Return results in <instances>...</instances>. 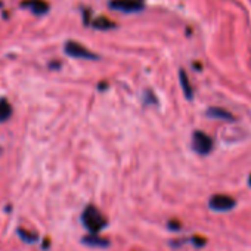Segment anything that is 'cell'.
<instances>
[{
  "mask_svg": "<svg viewBox=\"0 0 251 251\" xmlns=\"http://www.w3.org/2000/svg\"><path fill=\"white\" fill-rule=\"evenodd\" d=\"M83 244L89 245V247H99V248H105V247H109V241L105 239V238H100L98 236L96 233L93 235H86L83 236Z\"/></svg>",
  "mask_w": 251,
  "mask_h": 251,
  "instance_id": "obj_8",
  "label": "cell"
},
{
  "mask_svg": "<svg viewBox=\"0 0 251 251\" xmlns=\"http://www.w3.org/2000/svg\"><path fill=\"white\" fill-rule=\"evenodd\" d=\"M18 235H20V238H21L24 242H28V244L36 242V241L39 239V235H37V233L28 232V230H25V229H18Z\"/></svg>",
  "mask_w": 251,
  "mask_h": 251,
  "instance_id": "obj_12",
  "label": "cell"
},
{
  "mask_svg": "<svg viewBox=\"0 0 251 251\" xmlns=\"http://www.w3.org/2000/svg\"><path fill=\"white\" fill-rule=\"evenodd\" d=\"M169 227L173 229V230H177L180 229V223H176V222H169Z\"/></svg>",
  "mask_w": 251,
  "mask_h": 251,
  "instance_id": "obj_14",
  "label": "cell"
},
{
  "mask_svg": "<svg viewBox=\"0 0 251 251\" xmlns=\"http://www.w3.org/2000/svg\"><path fill=\"white\" fill-rule=\"evenodd\" d=\"M192 242H194L197 247H202V245L205 244V241H204L202 238H200V236H194V238H192Z\"/></svg>",
  "mask_w": 251,
  "mask_h": 251,
  "instance_id": "obj_13",
  "label": "cell"
},
{
  "mask_svg": "<svg viewBox=\"0 0 251 251\" xmlns=\"http://www.w3.org/2000/svg\"><path fill=\"white\" fill-rule=\"evenodd\" d=\"M248 185H250V186H251V176H250V177H248Z\"/></svg>",
  "mask_w": 251,
  "mask_h": 251,
  "instance_id": "obj_15",
  "label": "cell"
},
{
  "mask_svg": "<svg viewBox=\"0 0 251 251\" xmlns=\"http://www.w3.org/2000/svg\"><path fill=\"white\" fill-rule=\"evenodd\" d=\"M236 205V201L229 197V195H222V194H217V195H213L210 200H208V207L214 211H219V213H226V211H230L233 210Z\"/></svg>",
  "mask_w": 251,
  "mask_h": 251,
  "instance_id": "obj_4",
  "label": "cell"
},
{
  "mask_svg": "<svg viewBox=\"0 0 251 251\" xmlns=\"http://www.w3.org/2000/svg\"><path fill=\"white\" fill-rule=\"evenodd\" d=\"M179 80H180V86H182V90H183L185 96L188 99H192L194 98V90H192V86L189 83V78H188V75H186V73L183 70L179 71Z\"/></svg>",
  "mask_w": 251,
  "mask_h": 251,
  "instance_id": "obj_10",
  "label": "cell"
},
{
  "mask_svg": "<svg viewBox=\"0 0 251 251\" xmlns=\"http://www.w3.org/2000/svg\"><path fill=\"white\" fill-rule=\"evenodd\" d=\"M2 6H3V3H2V2H0V8H2Z\"/></svg>",
  "mask_w": 251,
  "mask_h": 251,
  "instance_id": "obj_16",
  "label": "cell"
},
{
  "mask_svg": "<svg viewBox=\"0 0 251 251\" xmlns=\"http://www.w3.org/2000/svg\"><path fill=\"white\" fill-rule=\"evenodd\" d=\"M12 115V106L6 98H0V123H5Z\"/></svg>",
  "mask_w": 251,
  "mask_h": 251,
  "instance_id": "obj_9",
  "label": "cell"
},
{
  "mask_svg": "<svg viewBox=\"0 0 251 251\" xmlns=\"http://www.w3.org/2000/svg\"><path fill=\"white\" fill-rule=\"evenodd\" d=\"M192 150L200 155H208L213 150V139L207 133L195 130L192 133Z\"/></svg>",
  "mask_w": 251,
  "mask_h": 251,
  "instance_id": "obj_2",
  "label": "cell"
},
{
  "mask_svg": "<svg viewBox=\"0 0 251 251\" xmlns=\"http://www.w3.org/2000/svg\"><path fill=\"white\" fill-rule=\"evenodd\" d=\"M81 223L89 232L98 233L102 229H105L106 219L102 216V213L95 205H87L81 213Z\"/></svg>",
  "mask_w": 251,
  "mask_h": 251,
  "instance_id": "obj_1",
  "label": "cell"
},
{
  "mask_svg": "<svg viewBox=\"0 0 251 251\" xmlns=\"http://www.w3.org/2000/svg\"><path fill=\"white\" fill-rule=\"evenodd\" d=\"M144 0H109V8L114 11L132 14L141 12L144 9Z\"/></svg>",
  "mask_w": 251,
  "mask_h": 251,
  "instance_id": "obj_3",
  "label": "cell"
},
{
  "mask_svg": "<svg viewBox=\"0 0 251 251\" xmlns=\"http://www.w3.org/2000/svg\"><path fill=\"white\" fill-rule=\"evenodd\" d=\"M92 27H95V28H98V30H109V28H114L115 24L111 23L109 20L100 17V18H96V20L92 23Z\"/></svg>",
  "mask_w": 251,
  "mask_h": 251,
  "instance_id": "obj_11",
  "label": "cell"
},
{
  "mask_svg": "<svg viewBox=\"0 0 251 251\" xmlns=\"http://www.w3.org/2000/svg\"><path fill=\"white\" fill-rule=\"evenodd\" d=\"M207 117L214 118V120H223V121H233L235 120V117L229 111H226L223 108H217V106L216 108L214 106L208 108L207 109Z\"/></svg>",
  "mask_w": 251,
  "mask_h": 251,
  "instance_id": "obj_7",
  "label": "cell"
},
{
  "mask_svg": "<svg viewBox=\"0 0 251 251\" xmlns=\"http://www.w3.org/2000/svg\"><path fill=\"white\" fill-rule=\"evenodd\" d=\"M64 52L71 56V58H80V59H98V55L90 52L89 49H86L83 45L77 43V42H67L64 46Z\"/></svg>",
  "mask_w": 251,
  "mask_h": 251,
  "instance_id": "obj_5",
  "label": "cell"
},
{
  "mask_svg": "<svg viewBox=\"0 0 251 251\" xmlns=\"http://www.w3.org/2000/svg\"><path fill=\"white\" fill-rule=\"evenodd\" d=\"M23 8H28L34 15H45L49 11V5L45 0H23Z\"/></svg>",
  "mask_w": 251,
  "mask_h": 251,
  "instance_id": "obj_6",
  "label": "cell"
}]
</instances>
